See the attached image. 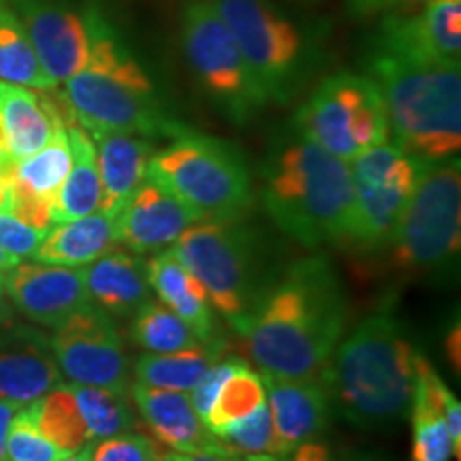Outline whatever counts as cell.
Here are the masks:
<instances>
[{
  "label": "cell",
  "instance_id": "1",
  "mask_svg": "<svg viewBox=\"0 0 461 461\" xmlns=\"http://www.w3.org/2000/svg\"><path fill=\"white\" fill-rule=\"evenodd\" d=\"M348 321V303L331 263L310 257L258 291L233 322L265 376L319 380Z\"/></svg>",
  "mask_w": 461,
  "mask_h": 461
},
{
  "label": "cell",
  "instance_id": "2",
  "mask_svg": "<svg viewBox=\"0 0 461 461\" xmlns=\"http://www.w3.org/2000/svg\"><path fill=\"white\" fill-rule=\"evenodd\" d=\"M367 77L383 92L397 148L423 163L457 157L461 148L459 65L419 48L411 15H387L367 51Z\"/></svg>",
  "mask_w": 461,
  "mask_h": 461
},
{
  "label": "cell",
  "instance_id": "3",
  "mask_svg": "<svg viewBox=\"0 0 461 461\" xmlns=\"http://www.w3.org/2000/svg\"><path fill=\"white\" fill-rule=\"evenodd\" d=\"M88 60L65 82L68 112L88 135L131 132L140 137H176L186 126L167 115L152 79L129 50L109 17L88 5Z\"/></svg>",
  "mask_w": 461,
  "mask_h": 461
},
{
  "label": "cell",
  "instance_id": "4",
  "mask_svg": "<svg viewBox=\"0 0 461 461\" xmlns=\"http://www.w3.org/2000/svg\"><path fill=\"white\" fill-rule=\"evenodd\" d=\"M414 346L391 310L363 319L336 346L321 383L331 408L363 429L384 428L411 412Z\"/></svg>",
  "mask_w": 461,
  "mask_h": 461
},
{
  "label": "cell",
  "instance_id": "5",
  "mask_svg": "<svg viewBox=\"0 0 461 461\" xmlns=\"http://www.w3.org/2000/svg\"><path fill=\"white\" fill-rule=\"evenodd\" d=\"M261 180L265 210L293 240L308 248L344 244L355 203L346 160L316 146L293 126L291 135L269 149Z\"/></svg>",
  "mask_w": 461,
  "mask_h": 461
},
{
  "label": "cell",
  "instance_id": "6",
  "mask_svg": "<svg viewBox=\"0 0 461 461\" xmlns=\"http://www.w3.org/2000/svg\"><path fill=\"white\" fill-rule=\"evenodd\" d=\"M148 180L180 199L199 221H241L252 205L250 171L240 149L188 129L152 154Z\"/></svg>",
  "mask_w": 461,
  "mask_h": 461
},
{
  "label": "cell",
  "instance_id": "7",
  "mask_svg": "<svg viewBox=\"0 0 461 461\" xmlns=\"http://www.w3.org/2000/svg\"><path fill=\"white\" fill-rule=\"evenodd\" d=\"M461 244L459 157L423 163L417 188L387 241L391 267L402 278L436 274L457 261Z\"/></svg>",
  "mask_w": 461,
  "mask_h": 461
},
{
  "label": "cell",
  "instance_id": "8",
  "mask_svg": "<svg viewBox=\"0 0 461 461\" xmlns=\"http://www.w3.org/2000/svg\"><path fill=\"white\" fill-rule=\"evenodd\" d=\"M214 3L267 103L291 101L314 56L305 34L267 0Z\"/></svg>",
  "mask_w": 461,
  "mask_h": 461
},
{
  "label": "cell",
  "instance_id": "9",
  "mask_svg": "<svg viewBox=\"0 0 461 461\" xmlns=\"http://www.w3.org/2000/svg\"><path fill=\"white\" fill-rule=\"evenodd\" d=\"M182 48L201 92L230 122L248 124L267 105L214 0L186 5Z\"/></svg>",
  "mask_w": 461,
  "mask_h": 461
},
{
  "label": "cell",
  "instance_id": "10",
  "mask_svg": "<svg viewBox=\"0 0 461 461\" xmlns=\"http://www.w3.org/2000/svg\"><path fill=\"white\" fill-rule=\"evenodd\" d=\"M293 126L346 163L389 141L391 135L383 92L372 77L357 73L322 79L299 107Z\"/></svg>",
  "mask_w": 461,
  "mask_h": 461
},
{
  "label": "cell",
  "instance_id": "11",
  "mask_svg": "<svg viewBox=\"0 0 461 461\" xmlns=\"http://www.w3.org/2000/svg\"><path fill=\"white\" fill-rule=\"evenodd\" d=\"M176 255L203 286L207 302L235 322L258 295L255 240L241 221H199L176 241Z\"/></svg>",
  "mask_w": 461,
  "mask_h": 461
},
{
  "label": "cell",
  "instance_id": "12",
  "mask_svg": "<svg viewBox=\"0 0 461 461\" xmlns=\"http://www.w3.org/2000/svg\"><path fill=\"white\" fill-rule=\"evenodd\" d=\"M355 186L353 216L344 244L363 252L387 246L403 207L417 188L423 160L395 143H380L350 160Z\"/></svg>",
  "mask_w": 461,
  "mask_h": 461
},
{
  "label": "cell",
  "instance_id": "13",
  "mask_svg": "<svg viewBox=\"0 0 461 461\" xmlns=\"http://www.w3.org/2000/svg\"><path fill=\"white\" fill-rule=\"evenodd\" d=\"M54 330L51 350L71 384L129 391V353L112 314L88 303Z\"/></svg>",
  "mask_w": 461,
  "mask_h": 461
},
{
  "label": "cell",
  "instance_id": "14",
  "mask_svg": "<svg viewBox=\"0 0 461 461\" xmlns=\"http://www.w3.org/2000/svg\"><path fill=\"white\" fill-rule=\"evenodd\" d=\"M24 24L34 54L56 86L73 77L88 60L84 14L67 0H7Z\"/></svg>",
  "mask_w": 461,
  "mask_h": 461
},
{
  "label": "cell",
  "instance_id": "15",
  "mask_svg": "<svg viewBox=\"0 0 461 461\" xmlns=\"http://www.w3.org/2000/svg\"><path fill=\"white\" fill-rule=\"evenodd\" d=\"M5 288L14 308L43 327H58L92 303L82 269L62 265L17 263L5 274Z\"/></svg>",
  "mask_w": 461,
  "mask_h": 461
},
{
  "label": "cell",
  "instance_id": "16",
  "mask_svg": "<svg viewBox=\"0 0 461 461\" xmlns=\"http://www.w3.org/2000/svg\"><path fill=\"white\" fill-rule=\"evenodd\" d=\"M60 383L48 333L28 325L0 327V400L26 406Z\"/></svg>",
  "mask_w": 461,
  "mask_h": 461
},
{
  "label": "cell",
  "instance_id": "17",
  "mask_svg": "<svg viewBox=\"0 0 461 461\" xmlns=\"http://www.w3.org/2000/svg\"><path fill=\"white\" fill-rule=\"evenodd\" d=\"M118 241L135 255L160 252L199 218L157 182L143 180L115 216Z\"/></svg>",
  "mask_w": 461,
  "mask_h": 461
},
{
  "label": "cell",
  "instance_id": "18",
  "mask_svg": "<svg viewBox=\"0 0 461 461\" xmlns=\"http://www.w3.org/2000/svg\"><path fill=\"white\" fill-rule=\"evenodd\" d=\"M274 420L276 455L288 457L299 445L312 442L331 420V400L319 380L274 378L261 374Z\"/></svg>",
  "mask_w": 461,
  "mask_h": 461
},
{
  "label": "cell",
  "instance_id": "19",
  "mask_svg": "<svg viewBox=\"0 0 461 461\" xmlns=\"http://www.w3.org/2000/svg\"><path fill=\"white\" fill-rule=\"evenodd\" d=\"M132 402L149 438L167 451H201L218 448L184 391H169L135 383Z\"/></svg>",
  "mask_w": 461,
  "mask_h": 461
},
{
  "label": "cell",
  "instance_id": "20",
  "mask_svg": "<svg viewBox=\"0 0 461 461\" xmlns=\"http://www.w3.org/2000/svg\"><path fill=\"white\" fill-rule=\"evenodd\" d=\"M0 118L7 137L9 157L22 160L39 152L51 140L58 124L73 122V115L65 107L62 112L56 101L39 96L37 92L0 82Z\"/></svg>",
  "mask_w": 461,
  "mask_h": 461
},
{
  "label": "cell",
  "instance_id": "21",
  "mask_svg": "<svg viewBox=\"0 0 461 461\" xmlns=\"http://www.w3.org/2000/svg\"><path fill=\"white\" fill-rule=\"evenodd\" d=\"M96 148L103 197L99 210L118 216L126 199L148 177V165L154 146L146 137L131 132H96L90 135Z\"/></svg>",
  "mask_w": 461,
  "mask_h": 461
},
{
  "label": "cell",
  "instance_id": "22",
  "mask_svg": "<svg viewBox=\"0 0 461 461\" xmlns=\"http://www.w3.org/2000/svg\"><path fill=\"white\" fill-rule=\"evenodd\" d=\"M90 302L112 316L129 319L152 299L146 261L122 250H112L82 267Z\"/></svg>",
  "mask_w": 461,
  "mask_h": 461
},
{
  "label": "cell",
  "instance_id": "23",
  "mask_svg": "<svg viewBox=\"0 0 461 461\" xmlns=\"http://www.w3.org/2000/svg\"><path fill=\"white\" fill-rule=\"evenodd\" d=\"M451 389L438 376L423 355H414V391L411 403L412 451L411 461H451L453 442L445 414L447 395Z\"/></svg>",
  "mask_w": 461,
  "mask_h": 461
},
{
  "label": "cell",
  "instance_id": "24",
  "mask_svg": "<svg viewBox=\"0 0 461 461\" xmlns=\"http://www.w3.org/2000/svg\"><path fill=\"white\" fill-rule=\"evenodd\" d=\"M115 246H120L115 214L101 210L77 221L56 224L31 257L45 265L84 267L112 252Z\"/></svg>",
  "mask_w": 461,
  "mask_h": 461
},
{
  "label": "cell",
  "instance_id": "25",
  "mask_svg": "<svg viewBox=\"0 0 461 461\" xmlns=\"http://www.w3.org/2000/svg\"><path fill=\"white\" fill-rule=\"evenodd\" d=\"M149 288L197 333L201 342H214V319L201 282L184 267L176 250H160L146 261Z\"/></svg>",
  "mask_w": 461,
  "mask_h": 461
},
{
  "label": "cell",
  "instance_id": "26",
  "mask_svg": "<svg viewBox=\"0 0 461 461\" xmlns=\"http://www.w3.org/2000/svg\"><path fill=\"white\" fill-rule=\"evenodd\" d=\"M67 137L71 148V171L51 205V224L71 222L92 214L99 210L103 197L95 141L75 120L67 124Z\"/></svg>",
  "mask_w": 461,
  "mask_h": 461
},
{
  "label": "cell",
  "instance_id": "27",
  "mask_svg": "<svg viewBox=\"0 0 461 461\" xmlns=\"http://www.w3.org/2000/svg\"><path fill=\"white\" fill-rule=\"evenodd\" d=\"M0 82L39 92L56 88L34 54L24 24L7 0H0Z\"/></svg>",
  "mask_w": 461,
  "mask_h": 461
},
{
  "label": "cell",
  "instance_id": "28",
  "mask_svg": "<svg viewBox=\"0 0 461 461\" xmlns=\"http://www.w3.org/2000/svg\"><path fill=\"white\" fill-rule=\"evenodd\" d=\"M221 350L222 346L207 342L199 348L177 350V353L141 355L135 361V383L186 393L197 384V380L214 363Z\"/></svg>",
  "mask_w": 461,
  "mask_h": 461
},
{
  "label": "cell",
  "instance_id": "29",
  "mask_svg": "<svg viewBox=\"0 0 461 461\" xmlns=\"http://www.w3.org/2000/svg\"><path fill=\"white\" fill-rule=\"evenodd\" d=\"M71 171V148L67 126L58 124L51 140L31 157L17 160L14 167L15 186L34 199L54 205V199Z\"/></svg>",
  "mask_w": 461,
  "mask_h": 461
},
{
  "label": "cell",
  "instance_id": "30",
  "mask_svg": "<svg viewBox=\"0 0 461 461\" xmlns=\"http://www.w3.org/2000/svg\"><path fill=\"white\" fill-rule=\"evenodd\" d=\"M71 391L92 445L107 440V438L126 434L140 425L131 400L126 397L129 391L88 387V384H71Z\"/></svg>",
  "mask_w": 461,
  "mask_h": 461
},
{
  "label": "cell",
  "instance_id": "31",
  "mask_svg": "<svg viewBox=\"0 0 461 461\" xmlns=\"http://www.w3.org/2000/svg\"><path fill=\"white\" fill-rule=\"evenodd\" d=\"M131 338L148 353H177V350L199 348L197 333L163 302H146L132 314Z\"/></svg>",
  "mask_w": 461,
  "mask_h": 461
},
{
  "label": "cell",
  "instance_id": "32",
  "mask_svg": "<svg viewBox=\"0 0 461 461\" xmlns=\"http://www.w3.org/2000/svg\"><path fill=\"white\" fill-rule=\"evenodd\" d=\"M419 48L434 60L459 65L461 0H429L423 14L411 15Z\"/></svg>",
  "mask_w": 461,
  "mask_h": 461
},
{
  "label": "cell",
  "instance_id": "33",
  "mask_svg": "<svg viewBox=\"0 0 461 461\" xmlns=\"http://www.w3.org/2000/svg\"><path fill=\"white\" fill-rule=\"evenodd\" d=\"M34 414L41 434L60 451L75 453L92 445L71 384H58L34 402Z\"/></svg>",
  "mask_w": 461,
  "mask_h": 461
},
{
  "label": "cell",
  "instance_id": "34",
  "mask_svg": "<svg viewBox=\"0 0 461 461\" xmlns=\"http://www.w3.org/2000/svg\"><path fill=\"white\" fill-rule=\"evenodd\" d=\"M265 402H267V391H265L261 374L252 372L248 363H244L222 383L203 420L205 429L216 436L218 431L255 412Z\"/></svg>",
  "mask_w": 461,
  "mask_h": 461
},
{
  "label": "cell",
  "instance_id": "35",
  "mask_svg": "<svg viewBox=\"0 0 461 461\" xmlns=\"http://www.w3.org/2000/svg\"><path fill=\"white\" fill-rule=\"evenodd\" d=\"M216 445L229 457L235 455H276L274 420L267 402L246 419L229 425L214 436Z\"/></svg>",
  "mask_w": 461,
  "mask_h": 461
},
{
  "label": "cell",
  "instance_id": "36",
  "mask_svg": "<svg viewBox=\"0 0 461 461\" xmlns=\"http://www.w3.org/2000/svg\"><path fill=\"white\" fill-rule=\"evenodd\" d=\"M5 451H7V461H56L68 455L51 445L41 434L37 425V414H34V402L26 403L15 412L9 425Z\"/></svg>",
  "mask_w": 461,
  "mask_h": 461
},
{
  "label": "cell",
  "instance_id": "37",
  "mask_svg": "<svg viewBox=\"0 0 461 461\" xmlns=\"http://www.w3.org/2000/svg\"><path fill=\"white\" fill-rule=\"evenodd\" d=\"M90 461H163V448L146 434L126 431L96 442Z\"/></svg>",
  "mask_w": 461,
  "mask_h": 461
},
{
  "label": "cell",
  "instance_id": "38",
  "mask_svg": "<svg viewBox=\"0 0 461 461\" xmlns=\"http://www.w3.org/2000/svg\"><path fill=\"white\" fill-rule=\"evenodd\" d=\"M244 363L246 361L240 359V357H227V359L212 363V366L203 372V376L197 380V384L190 389V395H188L190 403H193L194 412L199 414L201 420H205L207 412H210L212 403H214L224 380L238 370L240 366H244Z\"/></svg>",
  "mask_w": 461,
  "mask_h": 461
},
{
  "label": "cell",
  "instance_id": "39",
  "mask_svg": "<svg viewBox=\"0 0 461 461\" xmlns=\"http://www.w3.org/2000/svg\"><path fill=\"white\" fill-rule=\"evenodd\" d=\"M48 233L50 229H34L11 212H0V248L17 258L31 257Z\"/></svg>",
  "mask_w": 461,
  "mask_h": 461
},
{
  "label": "cell",
  "instance_id": "40",
  "mask_svg": "<svg viewBox=\"0 0 461 461\" xmlns=\"http://www.w3.org/2000/svg\"><path fill=\"white\" fill-rule=\"evenodd\" d=\"M412 3H425L429 0H348V9L355 15H374L383 14V11H391L402 7V5H412Z\"/></svg>",
  "mask_w": 461,
  "mask_h": 461
},
{
  "label": "cell",
  "instance_id": "41",
  "mask_svg": "<svg viewBox=\"0 0 461 461\" xmlns=\"http://www.w3.org/2000/svg\"><path fill=\"white\" fill-rule=\"evenodd\" d=\"M229 455L221 448H201V451H165L163 461H227Z\"/></svg>",
  "mask_w": 461,
  "mask_h": 461
},
{
  "label": "cell",
  "instance_id": "42",
  "mask_svg": "<svg viewBox=\"0 0 461 461\" xmlns=\"http://www.w3.org/2000/svg\"><path fill=\"white\" fill-rule=\"evenodd\" d=\"M291 455H293L291 461H333V455L330 448L316 440L299 445Z\"/></svg>",
  "mask_w": 461,
  "mask_h": 461
},
{
  "label": "cell",
  "instance_id": "43",
  "mask_svg": "<svg viewBox=\"0 0 461 461\" xmlns=\"http://www.w3.org/2000/svg\"><path fill=\"white\" fill-rule=\"evenodd\" d=\"M20 408L22 406H17V403L0 400V461H7V451H5V447H7L9 425H11V420H14L15 412L20 411Z\"/></svg>",
  "mask_w": 461,
  "mask_h": 461
},
{
  "label": "cell",
  "instance_id": "44",
  "mask_svg": "<svg viewBox=\"0 0 461 461\" xmlns=\"http://www.w3.org/2000/svg\"><path fill=\"white\" fill-rule=\"evenodd\" d=\"M459 336H461V331H459V325H455L451 331H448V336H447V357H448V361H451V366H455V372L459 374V367H461V348H459Z\"/></svg>",
  "mask_w": 461,
  "mask_h": 461
},
{
  "label": "cell",
  "instance_id": "45",
  "mask_svg": "<svg viewBox=\"0 0 461 461\" xmlns=\"http://www.w3.org/2000/svg\"><path fill=\"white\" fill-rule=\"evenodd\" d=\"M15 316V308L11 303L7 295V288H5V274H0V327L11 325Z\"/></svg>",
  "mask_w": 461,
  "mask_h": 461
},
{
  "label": "cell",
  "instance_id": "46",
  "mask_svg": "<svg viewBox=\"0 0 461 461\" xmlns=\"http://www.w3.org/2000/svg\"><path fill=\"white\" fill-rule=\"evenodd\" d=\"M20 261L22 258H17L15 255H11V252L5 250V248H0V274H7L9 269H14Z\"/></svg>",
  "mask_w": 461,
  "mask_h": 461
},
{
  "label": "cell",
  "instance_id": "47",
  "mask_svg": "<svg viewBox=\"0 0 461 461\" xmlns=\"http://www.w3.org/2000/svg\"><path fill=\"white\" fill-rule=\"evenodd\" d=\"M92 447H95V445H88V447L79 448V451L68 453V455H65V457H60L56 461H90L92 459Z\"/></svg>",
  "mask_w": 461,
  "mask_h": 461
},
{
  "label": "cell",
  "instance_id": "48",
  "mask_svg": "<svg viewBox=\"0 0 461 461\" xmlns=\"http://www.w3.org/2000/svg\"><path fill=\"white\" fill-rule=\"evenodd\" d=\"M227 461H286V459L278 457V455H235V457H229Z\"/></svg>",
  "mask_w": 461,
  "mask_h": 461
}]
</instances>
